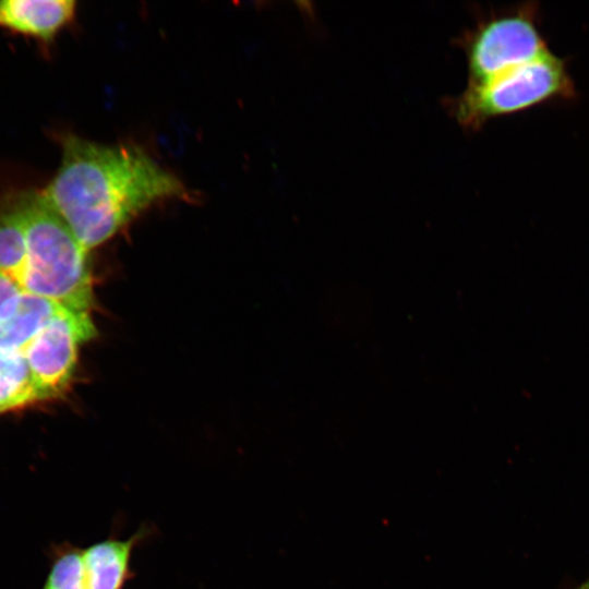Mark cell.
<instances>
[{
  "instance_id": "1",
  "label": "cell",
  "mask_w": 589,
  "mask_h": 589,
  "mask_svg": "<svg viewBox=\"0 0 589 589\" xmlns=\"http://www.w3.org/2000/svg\"><path fill=\"white\" fill-rule=\"evenodd\" d=\"M51 209L88 251L161 201H189L183 182L135 145H106L74 134L41 190Z\"/></svg>"
},
{
  "instance_id": "2",
  "label": "cell",
  "mask_w": 589,
  "mask_h": 589,
  "mask_svg": "<svg viewBox=\"0 0 589 589\" xmlns=\"http://www.w3.org/2000/svg\"><path fill=\"white\" fill-rule=\"evenodd\" d=\"M16 195L27 241L22 289L69 310L89 313L94 297L88 250L51 209L41 191L19 190Z\"/></svg>"
},
{
  "instance_id": "3",
  "label": "cell",
  "mask_w": 589,
  "mask_h": 589,
  "mask_svg": "<svg viewBox=\"0 0 589 589\" xmlns=\"http://www.w3.org/2000/svg\"><path fill=\"white\" fill-rule=\"evenodd\" d=\"M576 95L566 61L551 50L486 80L469 83L457 104V118L477 128L492 118Z\"/></svg>"
},
{
  "instance_id": "4",
  "label": "cell",
  "mask_w": 589,
  "mask_h": 589,
  "mask_svg": "<svg viewBox=\"0 0 589 589\" xmlns=\"http://www.w3.org/2000/svg\"><path fill=\"white\" fill-rule=\"evenodd\" d=\"M548 51L537 3L520 4L489 19L472 35L468 45L469 83L486 80Z\"/></svg>"
},
{
  "instance_id": "5",
  "label": "cell",
  "mask_w": 589,
  "mask_h": 589,
  "mask_svg": "<svg viewBox=\"0 0 589 589\" xmlns=\"http://www.w3.org/2000/svg\"><path fill=\"white\" fill-rule=\"evenodd\" d=\"M95 335L89 313L64 309L23 348L39 401L65 392L75 370L80 345Z\"/></svg>"
},
{
  "instance_id": "6",
  "label": "cell",
  "mask_w": 589,
  "mask_h": 589,
  "mask_svg": "<svg viewBox=\"0 0 589 589\" xmlns=\"http://www.w3.org/2000/svg\"><path fill=\"white\" fill-rule=\"evenodd\" d=\"M154 533L153 527L143 525L128 539L112 532L106 539L82 548V577L85 589H124L134 578L132 556L134 550Z\"/></svg>"
},
{
  "instance_id": "7",
  "label": "cell",
  "mask_w": 589,
  "mask_h": 589,
  "mask_svg": "<svg viewBox=\"0 0 589 589\" xmlns=\"http://www.w3.org/2000/svg\"><path fill=\"white\" fill-rule=\"evenodd\" d=\"M74 13L72 0H1L0 27L47 44Z\"/></svg>"
},
{
  "instance_id": "8",
  "label": "cell",
  "mask_w": 589,
  "mask_h": 589,
  "mask_svg": "<svg viewBox=\"0 0 589 589\" xmlns=\"http://www.w3.org/2000/svg\"><path fill=\"white\" fill-rule=\"evenodd\" d=\"M59 303L24 291L13 316L2 324L0 349L21 351L62 310Z\"/></svg>"
},
{
  "instance_id": "9",
  "label": "cell",
  "mask_w": 589,
  "mask_h": 589,
  "mask_svg": "<svg viewBox=\"0 0 589 589\" xmlns=\"http://www.w3.org/2000/svg\"><path fill=\"white\" fill-rule=\"evenodd\" d=\"M26 255L25 223L16 191H13L0 201V271L20 284Z\"/></svg>"
},
{
  "instance_id": "10",
  "label": "cell",
  "mask_w": 589,
  "mask_h": 589,
  "mask_svg": "<svg viewBox=\"0 0 589 589\" xmlns=\"http://www.w3.org/2000/svg\"><path fill=\"white\" fill-rule=\"evenodd\" d=\"M39 401L21 351L0 349V413Z\"/></svg>"
},
{
  "instance_id": "11",
  "label": "cell",
  "mask_w": 589,
  "mask_h": 589,
  "mask_svg": "<svg viewBox=\"0 0 589 589\" xmlns=\"http://www.w3.org/2000/svg\"><path fill=\"white\" fill-rule=\"evenodd\" d=\"M43 589H85L82 577V548L62 544L53 551Z\"/></svg>"
},
{
  "instance_id": "12",
  "label": "cell",
  "mask_w": 589,
  "mask_h": 589,
  "mask_svg": "<svg viewBox=\"0 0 589 589\" xmlns=\"http://www.w3.org/2000/svg\"><path fill=\"white\" fill-rule=\"evenodd\" d=\"M23 292L16 280L0 271V323L4 324L13 316Z\"/></svg>"
},
{
  "instance_id": "13",
  "label": "cell",
  "mask_w": 589,
  "mask_h": 589,
  "mask_svg": "<svg viewBox=\"0 0 589 589\" xmlns=\"http://www.w3.org/2000/svg\"><path fill=\"white\" fill-rule=\"evenodd\" d=\"M574 589H589V578Z\"/></svg>"
},
{
  "instance_id": "14",
  "label": "cell",
  "mask_w": 589,
  "mask_h": 589,
  "mask_svg": "<svg viewBox=\"0 0 589 589\" xmlns=\"http://www.w3.org/2000/svg\"><path fill=\"white\" fill-rule=\"evenodd\" d=\"M1 330H2V323H0V334H1Z\"/></svg>"
}]
</instances>
